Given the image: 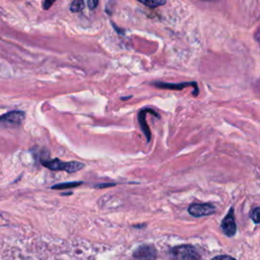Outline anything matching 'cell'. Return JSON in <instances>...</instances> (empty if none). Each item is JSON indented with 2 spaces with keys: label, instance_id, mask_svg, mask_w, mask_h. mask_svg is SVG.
Segmentation results:
<instances>
[{
  "label": "cell",
  "instance_id": "cell-1",
  "mask_svg": "<svg viewBox=\"0 0 260 260\" xmlns=\"http://www.w3.org/2000/svg\"><path fill=\"white\" fill-rule=\"evenodd\" d=\"M42 165L53 171H65L67 173H74L81 170L84 165L80 161H63L58 158L55 159H41Z\"/></svg>",
  "mask_w": 260,
  "mask_h": 260
},
{
  "label": "cell",
  "instance_id": "cell-2",
  "mask_svg": "<svg viewBox=\"0 0 260 260\" xmlns=\"http://www.w3.org/2000/svg\"><path fill=\"white\" fill-rule=\"evenodd\" d=\"M170 254L173 258L176 259H199L200 255L197 252L196 248L191 245H181L171 249Z\"/></svg>",
  "mask_w": 260,
  "mask_h": 260
},
{
  "label": "cell",
  "instance_id": "cell-3",
  "mask_svg": "<svg viewBox=\"0 0 260 260\" xmlns=\"http://www.w3.org/2000/svg\"><path fill=\"white\" fill-rule=\"evenodd\" d=\"M24 119V113L21 111H12L0 116V126L16 127L21 124Z\"/></svg>",
  "mask_w": 260,
  "mask_h": 260
},
{
  "label": "cell",
  "instance_id": "cell-4",
  "mask_svg": "<svg viewBox=\"0 0 260 260\" xmlns=\"http://www.w3.org/2000/svg\"><path fill=\"white\" fill-rule=\"evenodd\" d=\"M215 206L211 203H192L188 207V212L194 217L206 216L214 213Z\"/></svg>",
  "mask_w": 260,
  "mask_h": 260
},
{
  "label": "cell",
  "instance_id": "cell-5",
  "mask_svg": "<svg viewBox=\"0 0 260 260\" xmlns=\"http://www.w3.org/2000/svg\"><path fill=\"white\" fill-rule=\"evenodd\" d=\"M220 228L223 232V234L228 237H233L237 233V223L235 220V215H234V209L231 208L229 213L224 216L220 223Z\"/></svg>",
  "mask_w": 260,
  "mask_h": 260
},
{
  "label": "cell",
  "instance_id": "cell-6",
  "mask_svg": "<svg viewBox=\"0 0 260 260\" xmlns=\"http://www.w3.org/2000/svg\"><path fill=\"white\" fill-rule=\"evenodd\" d=\"M133 256L137 259H154L156 250L152 245H142L134 251Z\"/></svg>",
  "mask_w": 260,
  "mask_h": 260
},
{
  "label": "cell",
  "instance_id": "cell-7",
  "mask_svg": "<svg viewBox=\"0 0 260 260\" xmlns=\"http://www.w3.org/2000/svg\"><path fill=\"white\" fill-rule=\"evenodd\" d=\"M156 86L158 87H162V88H169V89H176V90H181L183 89V87L185 86H189V85H194L195 87H197V83L196 82H183V83H177V84H172V83H155Z\"/></svg>",
  "mask_w": 260,
  "mask_h": 260
},
{
  "label": "cell",
  "instance_id": "cell-8",
  "mask_svg": "<svg viewBox=\"0 0 260 260\" xmlns=\"http://www.w3.org/2000/svg\"><path fill=\"white\" fill-rule=\"evenodd\" d=\"M146 111H147V109L146 110H142L139 113V122H140V126H141V128H142V130H143V132H144V134H145V136L147 138V141H149V139H150V131H149L148 126L145 123L146 122L145 121V113H146Z\"/></svg>",
  "mask_w": 260,
  "mask_h": 260
},
{
  "label": "cell",
  "instance_id": "cell-9",
  "mask_svg": "<svg viewBox=\"0 0 260 260\" xmlns=\"http://www.w3.org/2000/svg\"><path fill=\"white\" fill-rule=\"evenodd\" d=\"M81 185V182H68V183H61L54 185L53 189H68V188H74Z\"/></svg>",
  "mask_w": 260,
  "mask_h": 260
},
{
  "label": "cell",
  "instance_id": "cell-10",
  "mask_svg": "<svg viewBox=\"0 0 260 260\" xmlns=\"http://www.w3.org/2000/svg\"><path fill=\"white\" fill-rule=\"evenodd\" d=\"M84 7V1L83 0H73L70 5V10L72 12H79Z\"/></svg>",
  "mask_w": 260,
  "mask_h": 260
},
{
  "label": "cell",
  "instance_id": "cell-11",
  "mask_svg": "<svg viewBox=\"0 0 260 260\" xmlns=\"http://www.w3.org/2000/svg\"><path fill=\"white\" fill-rule=\"evenodd\" d=\"M138 1L148 7H157L166 3V0H138Z\"/></svg>",
  "mask_w": 260,
  "mask_h": 260
},
{
  "label": "cell",
  "instance_id": "cell-12",
  "mask_svg": "<svg viewBox=\"0 0 260 260\" xmlns=\"http://www.w3.org/2000/svg\"><path fill=\"white\" fill-rule=\"evenodd\" d=\"M250 217L255 223L260 222V207H255L250 212Z\"/></svg>",
  "mask_w": 260,
  "mask_h": 260
},
{
  "label": "cell",
  "instance_id": "cell-13",
  "mask_svg": "<svg viewBox=\"0 0 260 260\" xmlns=\"http://www.w3.org/2000/svg\"><path fill=\"white\" fill-rule=\"evenodd\" d=\"M99 0H87V6L89 9H94L98 6Z\"/></svg>",
  "mask_w": 260,
  "mask_h": 260
},
{
  "label": "cell",
  "instance_id": "cell-14",
  "mask_svg": "<svg viewBox=\"0 0 260 260\" xmlns=\"http://www.w3.org/2000/svg\"><path fill=\"white\" fill-rule=\"evenodd\" d=\"M56 0H44V3H43V8L44 9H49L55 2Z\"/></svg>",
  "mask_w": 260,
  "mask_h": 260
},
{
  "label": "cell",
  "instance_id": "cell-15",
  "mask_svg": "<svg viewBox=\"0 0 260 260\" xmlns=\"http://www.w3.org/2000/svg\"><path fill=\"white\" fill-rule=\"evenodd\" d=\"M232 258L231 256H228V255H222V256H216L215 259H230Z\"/></svg>",
  "mask_w": 260,
  "mask_h": 260
}]
</instances>
